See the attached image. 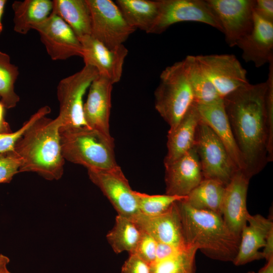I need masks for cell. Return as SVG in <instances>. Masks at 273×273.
Masks as SVG:
<instances>
[{"instance_id": "cell-1", "label": "cell", "mask_w": 273, "mask_h": 273, "mask_svg": "<svg viewBox=\"0 0 273 273\" xmlns=\"http://www.w3.org/2000/svg\"><path fill=\"white\" fill-rule=\"evenodd\" d=\"M266 82L249 84L223 98L225 111L251 179L269 162L265 95Z\"/></svg>"}, {"instance_id": "cell-2", "label": "cell", "mask_w": 273, "mask_h": 273, "mask_svg": "<svg viewBox=\"0 0 273 273\" xmlns=\"http://www.w3.org/2000/svg\"><path fill=\"white\" fill-rule=\"evenodd\" d=\"M60 118L42 117L33 123L17 142L14 151L21 159L19 172H31L48 180H58L64 173Z\"/></svg>"}, {"instance_id": "cell-3", "label": "cell", "mask_w": 273, "mask_h": 273, "mask_svg": "<svg viewBox=\"0 0 273 273\" xmlns=\"http://www.w3.org/2000/svg\"><path fill=\"white\" fill-rule=\"evenodd\" d=\"M185 199L176 201V205L186 244L196 247L209 258L233 262L240 238L231 232L221 215L195 209Z\"/></svg>"}, {"instance_id": "cell-4", "label": "cell", "mask_w": 273, "mask_h": 273, "mask_svg": "<svg viewBox=\"0 0 273 273\" xmlns=\"http://www.w3.org/2000/svg\"><path fill=\"white\" fill-rule=\"evenodd\" d=\"M60 134L65 160L87 169L105 170L118 165L113 139L87 126L60 129Z\"/></svg>"}, {"instance_id": "cell-5", "label": "cell", "mask_w": 273, "mask_h": 273, "mask_svg": "<svg viewBox=\"0 0 273 273\" xmlns=\"http://www.w3.org/2000/svg\"><path fill=\"white\" fill-rule=\"evenodd\" d=\"M154 96L156 110L174 128L196 103L184 60L162 71Z\"/></svg>"}, {"instance_id": "cell-6", "label": "cell", "mask_w": 273, "mask_h": 273, "mask_svg": "<svg viewBox=\"0 0 273 273\" xmlns=\"http://www.w3.org/2000/svg\"><path fill=\"white\" fill-rule=\"evenodd\" d=\"M99 75L96 69L84 65L79 71L61 79L57 87L62 126L60 129L87 126L83 98L92 81Z\"/></svg>"}, {"instance_id": "cell-7", "label": "cell", "mask_w": 273, "mask_h": 273, "mask_svg": "<svg viewBox=\"0 0 273 273\" xmlns=\"http://www.w3.org/2000/svg\"><path fill=\"white\" fill-rule=\"evenodd\" d=\"M194 146L203 178L216 180L226 186L239 169L219 138L201 119L197 127Z\"/></svg>"}, {"instance_id": "cell-8", "label": "cell", "mask_w": 273, "mask_h": 273, "mask_svg": "<svg viewBox=\"0 0 273 273\" xmlns=\"http://www.w3.org/2000/svg\"><path fill=\"white\" fill-rule=\"evenodd\" d=\"M92 18L91 36L110 49L121 45L134 32L116 3L110 0H86Z\"/></svg>"}, {"instance_id": "cell-9", "label": "cell", "mask_w": 273, "mask_h": 273, "mask_svg": "<svg viewBox=\"0 0 273 273\" xmlns=\"http://www.w3.org/2000/svg\"><path fill=\"white\" fill-rule=\"evenodd\" d=\"M159 14L151 32L161 34L171 25L181 22H197L222 32L221 26L206 0H158Z\"/></svg>"}, {"instance_id": "cell-10", "label": "cell", "mask_w": 273, "mask_h": 273, "mask_svg": "<svg viewBox=\"0 0 273 273\" xmlns=\"http://www.w3.org/2000/svg\"><path fill=\"white\" fill-rule=\"evenodd\" d=\"M203 71L222 99L249 84L247 71L232 54L196 56Z\"/></svg>"}, {"instance_id": "cell-11", "label": "cell", "mask_w": 273, "mask_h": 273, "mask_svg": "<svg viewBox=\"0 0 273 273\" xmlns=\"http://www.w3.org/2000/svg\"><path fill=\"white\" fill-rule=\"evenodd\" d=\"M90 181L111 203L118 215L132 218L140 212L134 194L118 165L108 169H87Z\"/></svg>"}, {"instance_id": "cell-12", "label": "cell", "mask_w": 273, "mask_h": 273, "mask_svg": "<svg viewBox=\"0 0 273 273\" xmlns=\"http://www.w3.org/2000/svg\"><path fill=\"white\" fill-rule=\"evenodd\" d=\"M36 30L52 60H64L73 56L82 57L80 41L70 26L52 13L43 21L32 26Z\"/></svg>"}, {"instance_id": "cell-13", "label": "cell", "mask_w": 273, "mask_h": 273, "mask_svg": "<svg viewBox=\"0 0 273 273\" xmlns=\"http://www.w3.org/2000/svg\"><path fill=\"white\" fill-rule=\"evenodd\" d=\"M217 18L230 47L249 33L253 25L255 0H206Z\"/></svg>"}, {"instance_id": "cell-14", "label": "cell", "mask_w": 273, "mask_h": 273, "mask_svg": "<svg viewBox=\"0 0 273 273\" xmlns=\"http://www.w3.org/2000/svg\"><path fill=\"white\" fill-rule=\"evenodd\" d=\"M79 40L84 65L95 68L99 75L107 78L113 84L118 82L128 52L124 46L110 49L91 35L84 36Z\"/></svg>"}, {"instance_id": "cell-15", "label": "cell", "mask_w": 273, "mask_h": 273, "mask_svg": "<svg viewBox=\"0 0 273 273\" xmlns=\"http://www.w3.org/2000/svg\"><path fill=\"white\" fill-rule=\"evenodd\" d=\"M165 166V194L187 197L203 179L195 146Z\"/></svg>"}, {"instance_id": "cell-16", "label": "cell", "mask_w": 273, "mask_h": 273, "mask_svg": "<svg viewBox=\"0 0 273 273\" xmlns=\"http://www.w3.org/2000/svg\"><path fill=\"white\" fill-rule=\"evenodd\" d=\"M250 179L243 171L238 170L225 186L221 203V216L225 223L239 238L250 214L247 208Z\"/></svg>"}, {"instance_id": "cell-17", "label": "cell", "mask_w": 273, "mask_h": 273, "mask_svg": "<svg viewBox=\"0 0 273 273\" xmlns=\"http://www.w3.org/2000/svg\"><path fill=\"white\" fill-rule=\"evenodd\" d=\"M113 85L107 78L99 75L90 84L87 99L83 105L87 126L109 139H113L109 126Z\"/></svg>"}, {"instance_id": "cell-18", "label": "cell", "mask_w": 273, "mask_h": 273, "mask_svg": "<svg viewBox=\"0 0 273 273\" xmlns=\"http://www.w3.org/2000/svg\"><path fill=\"white\" fill-rule=\"evenodd\" d=\"M246 62H251L259 68L273 60V22L268 21L253 11V25L251 32L237 42Z\"/></svg>"}, {"instance_id": "cell-19", "label": "cell", "mask_w": 273, "mask_h": 273, "mask_svg": "<svg viewBox=\"0 0 273 273\" xmlns=\"http://www.w3.org/2000/svg\"><path fill=\"white\" fill-rule=\"evenodd\" d=\"M131 219L158 243L177 247L186 246L179 213L175 202L165 212L155 216L139 213Z\"/></svg>"}, {"instance_id": "cell-20", "label": "cell", "mask_w": 273, "mask_h": 273, "mask_svg": "<svg viewBox=\"0 0 273 273\" xmlns=\"http://www.w3.org/2000/svg\"><path fill=\"white\" fill-rule=\"evenodd\" d=\"M273 230L272 219L257 214H249L247 223L243 228L237 254L233 263L236 266L245 265L263 259L262 252L266 238Z\"/></svg>"}, {"instance_id": "cell-21", "label": "cell", "mask_w": 273, "mask_h": 273, "mask_svg": "<svg viewBox=\"0 0 273 273\" xmlns=\"http://www.w3.org/2000/svg\"><path fill=\"white\" fill-rule=\"evenodd\" d=\"M202 121L207 124L219 138L239 170L243 172L245 165L234 139L225 111L223 99L208 104H197Z\"/></svg>"}, {"instance_id": "cell-22", "label": "cell", "mask_w": 273, "mask_h": 273, "mask_svg": "<svg viewBox=\"0 0 273 273\" xmlns=\"http://www.w3.org/2000/svg\"><path fill=\"white\" fill-rule=\"evenodd\" d=\"M200 120L195 103L180 122L174 128L169 129L164 166L173 162L194 147L197 129Z\"/></svg>"}, {"instance_id": "cell-23", "label": "cell", "mask_w": 273, "mask_h": 273, "mask_svg": "<svg viewBox=\"0 0 273 273\" xmlns=\"http://www.w3.org/2000/svg\"><path fill=\"white\" fill-rule=\"evenodd\" d=\"M52 13L62 19L79 39L91 35L92 18L86 0H54Z\"/></svg>"}, {"instance_id": "cell-24", "label": "cell", "mask_w": 273, "mask_h": 273, "mask_svg": "<svg viewBox=\"0 0 273 273\" xmlns=\"http://www.w3.org/2000/svg\"><path fill=\"white\" fill-rule=\"evenodd\" d=\"M12 8L14 30L21 34H26L33 25L41 23L51 15L53 3L50 0L15 1Z\"/></svg>"}, {"instance_id": "cell-25", "label": "cell", "mask_w": 273, "mask_h": 273, "mask_svg": "<svg viewBox=\"0 0 273 273\" xmlns=\"http://www.w3.org/2000/svg\"><path fill=\"white\" fill-rule=\"evenodd\" d=\"M115 3L131 27L151 33L159 14L158 1L117 0Z\"/></svg>"}, {"instance_id": "cell-26", "label": "cell", "mask_w": 273, "mask_h": 273, "mask_svg": "<svg viewBox=\"0 0 273 273\" xmlns=\"http://www.w3.org/2000/svg\"><path fill=\"white\" fill-rule=\"evenodd\" d=\"M225 187L216 180L203 178L185 200L195 209L211 212L221 216V206Z\"/></svg>"}, {"instance_id": "cell-27", "label": "cell", "mask_w": 273, "mask_h": 273, "mask_svg": "<svg viewBox=\"0 0 273 273\" xmlns=\"http://www.w3.org/2000/svg\"><path fill=\"white\" fill-rule=\"evenodd\" d=\"M141 235V230L131 219L117 214L106 238L115 253L126 251L129 254L134 253Z\"/></svg>"}, {"instance_id": "cell-28", "label": "cell", "mask_w": 273, "mask_h": 273, "mask_svg": "<svg viewBox=\"0 0 273 273\" xmlns=\"http://www.w3.org/2000/svg\"><path fill=\"white\" fill-rule=\"evenodd\" d=\"M184 61L197 104H208L222 99L203 71L196 56H187Z\"/></svg>"}, {"instance_id": "cell-29", "label": "cell", "mask_w": 273, "mask_h": 273, "mask_svg": "<svg viewBox=\"0 0 273 273\" xmlns=\"http://www.w3.org/2000/svg\"><path fill=\"white\" fill-rule=\"evenodd\" d=\"M19 74L18 67L11 63L10 56L0 51V102L5 108H14L20 101L15 91Z\"/></svg>"}, {"instance_id": "cell-30", "label": "cell", "mask_w": 273, "mask_h": 273, "mask_svg": "<svg viewBox=\"0 0 273 273\" xmlns=\"http://www.w3.org/2000/svg\"><path fill=\"white\" fill-rule=\"evenodd\" d=\"M197 248L188 245L178 253L155 261L150 265L151 273H196Z\"/></svg>"}, {"instance_id": "cell-31", "label": "cell", "mask_w": 273, "mask_h": 273, "mask_svg": "<svg viewBox=\"0 0 273 273\" xmlns=\"http://www.w3.org/2000/svg\"><path fill=\"white\" fill-rule=\"evenodd\" d=\"M140 213L155 216L168 210L176 201L186 197L164 195H149L134 191Z\"/></svg>"}, {"instance_id": "cell-32", "label": "cell", "mask_w": 273, "mask_h": 273, "mask_svg": "<svg viewBox=\"0 0 273 273\" xmlns=\"http://www.w3.org/2000/svg\"><path fill=\"white\" fill-rule=\"evenodd\" d=\"M51 108L45 106L39 108L29 119L25 122L22 127L14 132L0 133V155L14 151L15 146L25 131L37 120L46 116L51 112Z\"/></svg>"}, {"instance_id": "cell-33", "label": "cell", "mask_w": 273, "mask_h": 273, "mask_svg": "<svg viewBox=\"0 0 273 273\" xmlns=\"http://www.w3.org/2000/svg\"><path fill=\"white\" fill-rule=\"evenodd\" d=\"M21 164V159L14 151L1 154L0 184L10 183L19 172Z\"/></svg>"}, {"instance_id": "cell-34", "label": "cell", "mask_w": 273, "mask_h": 273, "mask_svg": "<svg viewBox=\"0 0 273 273\" xmlns=\"http://www.w3.org/2000/svg\"><path fill=\"white\" fill-rule=\"evenodd\" d=\"M141 230L140 238L133 253L151 265L156 260L158 242L150 235Z\"/></svg>"}, {"instance_id": "cell-35", "label": "cell", "mask_w": 273, "mask_h": 273, "mask_svg": "<svg viewBox=\"0 0 273 273\" xmlns=\"http://www.w3.org/2000/svg\"><path fill=\"white\" fill-rule=\"evenodd\" d=\"M266 125L268 133V159L273 160V85L267 84L265 95Z\"/></svg>"}, {"instance_id": "cell-36", "label": "cell", "mask_w": 273, "mask_h": 273, "mask_svg": "<svg viewBox=\"0 0 273 273\" xmlns=\"http://www.w3.org/2000/svg\"><path fill=\"white\" fill-rule=\"evenodd\" d=\"M121 273H151V267L136 254H129L122 266Z\"/></svg>"}, {"instance_id": "cell-37", "label": "cell", "mask_w": 273, "mask_h": 273, "mask_svg": "<svg viewBox=\"0 0 273 273\" xmlns=\"http://www.w3.org/2000/svg\"><path fill=\"white\" fill-rule=\"evenodd\" d=\"M253 11L263 19L273 22L272 0H255Z\"/></svg>"}, {"instance_id": "cell-38", "label": "cell", "mask_w": 273, "mask_h": 273, "mask_svg": "<svg viewBox=\"0 0 273 273\" xmlns=\"http://www.w3.org/2000/svg\"><path fill=\"white\" fill-rule=\"evenodd\" d=\"M188 245L185 247H179L167 244L158 243L155 261L163 260L175 255L185 248Z\"/></svg>"}, {"instance_id": "cell-39", "label": "cell", "mask_w": 273, "mask_h": 273, "mask_svg": "<svg viewBox=\"0 0 273 273\" xmlns=\"http://www.w3.org/2000/svg\"><path fill=\"white\" fill-rule=\"evenodd\" d=\"M261 252L263 259L266 261L273 259V230L268 234Z\"/></svg>"}, {"instance_id": "cell-40", "label": "cell", "mask_w": 273, "mask_h": 273, "mask_svg": "<svg viewBox=\"0 0 273 273\" xmlns=\"http://www.w3.org/2000/svg\"><path fill=\"white\" fill-rule=\"evenodd\" d=\"M5 107L0 102V133H10L12 132L9 123L4 118Z\"/></svg>"}, {"instance_id": "cell-41", "label": "cell", "mask_w": 273, "mask_h": 273, "mask_svg": "<svg viewBox=\"0 0 273 273\" xmlns=\"http://www.w3.org/2000/svg\"><path fill=\"white\" fill-rule=\"evenodd\" d=\"M257 273H273V259L266 261V263Z\"/></svg>"}, {"instance_id": "cell-42", "label": "cell", "mask_w": 273, "mask_h": 273, "mask_svg": "<svg viewBox=\"0 0 273 273\" xmlns=\"http://www.w3.org/2000/svg\"><path fill=\"white\" fill-rule=\"evenodd\" d=\"M7 3L6 0H0V34L3 31V24L2 22V18L4 11V8Z\"/></svg>"}, {"instance_id": "cell-43", "label": "cell", "mask_w": 273, "mask_h": 273, "mask_svg": "<svg viewBox=\"0 0 273 273\" xmlns=\"http://www.w3.org/2000/svg\"><path fill=\"white\" fill-rule=\"evenodd\" d=\"M10 262V259L7 256L0 254V269L7 266Z\"/></svg>"}, {"instance_id": "cell-44", "label": "cell", "mask_w": 273, "mask_h": 273, "mask_svg": "<svg viewBox=\"0 0 273 273\" xmlns=\"http://www.w3.org/2000/svg\"><path fill=\"white\" fill-rule=\"evenodd\" d=\"M0 273H11L7 268V266L0 269Z\"/></svg>"}, {"instance_id": "cell-45", "label": "cell", "mask_w": 273, "mask_h": 273, "mask_svg": "<svg viewBox=\"0 0 273 273\" xmlns=\"http://www.w3.org/2000/svg\"><path fill=\"white\" fill-rule=\"evenodd\" d=\"M247 273H255V272L252 271H248Z\"/></svg>"}]
</instances>
